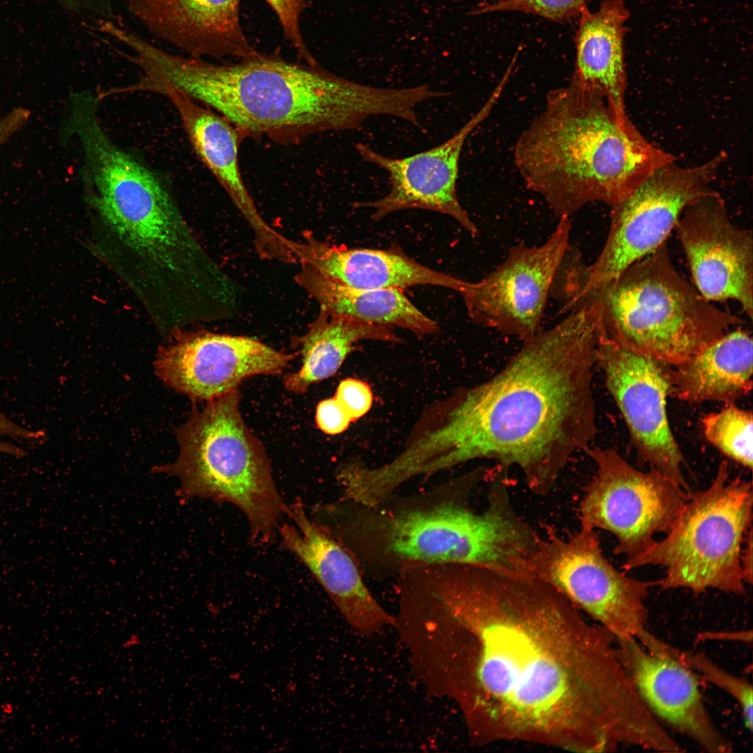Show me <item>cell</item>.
<instances>
[{"label":"cell","mask_w":753,"mask_h":753,"mask_svg":"<svg viewBox=\"0 0 753 753\" xmlns=\"http://www.w3.org/2000/svg\"><path fill=\"white\" fill-rule=\"evenodd\" d=\"M141 643V639L137 634L132 633L124 641L122 646L124 648H130L133 646H138Z\"/></svg>","instance_id":"34"},{"label":"cell","mask_w":753,"mask_h":753,"mask_svg":"<svg viewBox=\"0 0 753 753\" xmlns=\"http://www.w3.org/2000/svg\"><path fill=\"white\" fill-rule=\"evenodd\" d=\"M154 362L156 375L192 401H209L238 389L254 375L281 374L294 356L246 336L177 329Z\"/></svg>","instance_id":"14"},{"label":"cell","mask_w":753,"mask_h":753,"mask_svg":"<svg viewBox=\"0 0 753 753\" xmlns=\"http://www.w3.org/2000/svg\"><path fill=\"white\" fill-rule=\"evenodd\" d=\"M89 6H102L112 3L114 0H81Z\"/></svg>","instance_id":"35"},{"label":"cell","mask_w":753,"mask_h":753,"mask_svg":"<svg viewBox=\"0 0 753 753\" xmlns=\"http://www.w3.org/2000/svg\"><path fill=\"white\" fill-rule=\"evenodd\" d=\"M706 439L722 453L749 469H752L753 422L751 411L727 404L720 411L701 420Z\"/></svg>","instance_id":"26"},{"label":"cell","mask_w":753,"mask_h":753,"mask_svg":"<svg viewBox=\"0 0 753 753\" xmlns=\"http://www.w3.org/2000/svg\"><path fill=\"white\" fill-rule=\"evenodd\" d=\"M724 158L720 153L688 167L669 163L611 206L606 241L594 263L588 265L581 287L568 307H572L664 243L684 211L713 191L711 183Z\"/></svg>","instance_id":"9"},{"label":"cell","mask_w":753,"mask_h":753,"mask_svg":"<svg viewBox=\"0 0 753 753\" xmlns=\"http://www.w3.org/2000/svg\"><path fill=\"white\" fill-rule=\"evenodd\" d=\"M298 262L342 284L365 289L434 285L455 291L462 280L423 266L397 248H349L330 245L306 234L295 242Z\"/></svg>","instance_id":"21"},{"label":"cell","mask_w":753,"mask_h":753,"mask_svg":"<svg viewBox=\"0 0 753 753\" xmlns=\"http://www.w3.org/2000/svg\"><path fill=\"white\" fill-rule=\"evenodd\" d=\"M676 159L648 142L627 112L572 79L547 93L514 149L526 185L558 218L593 202L612 206Z\"/></svg>","instance_id":"5"},{"label":"cell","mask_w":753,"mask_h":753,"mask_svg":"<svg viewBox=\"0 0 753 753\" xmlns=\"http://www.w3.org/2000/svg\"><path fill=\"white\" fill-rule=\"evenodd\" d=\"M669 655L674 657L692 670H695L708 681L733 697L739 704L745 724L752 729V687L745 678L733 675L721 668L703 653L680 650L670 646Z\"/></svg>","instance_id":"27"},{"label":"cell","mask_w":753,"mask_h":753,"mask_svg":"<svg viewBox=\"0 0 753 753\" xmlns=\"http://www.w3.org/2000/svg\"><path fill=\"white\" fill-rule=\"evenodd\" d=\"M265 1L275 13L284 36L296 50L298 57L306 63H317L310 52L301 30L300 18L305 7V0Z\"/></svg>","instance_id":"29"},{"label":"cell","mask_w":753,"mask_h":753,"mask_svg":"<svg viewBox=\"0 0 753 753\" xmlns=\"http://www.w3.org/2000/svg\"><path fill=\"white\" fill-rule=\"evenodd\" d=\"M153 84L178 91L216 111L241 140L267 137L293 144L328 131L358 130L373 116L403 119L404 89L379 88L339 77L318 63L275 55L215 63L163 50L149 66Z\"/></svg>","instance_id":"4"},{"label":"cell","mask_w":753,"mask_h":753,"mask_svg":"<svg viewBox=\"0 0 753 753\" xmlns=\"http://www.w3.org/2000/svg\"><path fill=\"white\" fill-rule=\"evenodd\" d=\"M571 230L570 218H560L542 244L514 245L484 277L462 280L457 292L471 321L522 341L540 333L547 300L571 245Z\"/></svg>","instance_id":"12"},{"label":"cell","mask_w":753,"mask_h":753,"mask_svg":"<svg viewBox=\"0 0 753 753\" xmlns=\"http://www.w3.org/2000/svg\"><path fill=\"white\" fill-rule=\"evenodd\" d=\"M753 345L740 328L721 337L676 365H666L669 395L687 402L731 404L752 388Z\"/></svg>","instance_id":"22"},{"label":"cell","mask_w":753,"mask_h":753,"mask_svg":"<svg viewBox=\"0 0 753 753\" xmlns=\"http://www.w3.org/2000/svg\"><path fill=\"white\" fill-rule=\"evenodd\" d=\"M743 548L740 554V567L743 579L745 584H752V531L749 530L746 534Z\"/></svg>","instance_id":"33"},{"label":"cell","mask_w":753,"mask_h":753,"mask_svg":"<svg viewBox=\"0 0 753 753\" xmlns=\"http://www.w3.org/2000/svg\"><path fill=\"white\" fill-rule=\"evenodd\" d=\"M616 641L637 693L660 723L687 736L706 752L733 750L732 743L709 715L692 669L672 656L648 651L633 637Z\"/></svg>","instance_id":"17"},{"label":"cell","mask_w":753,"mask_h":753,"mask_svg":"<svg viewBox=\"0 0 753 753\" xmlns=\"http://www.w3.org/2000/svg\"><path fill=\"white\" fill-rule=\"evenodd\" d=\"M153 33L192 57L229 56L241 59L263 55L245 36L241 0H123Z\"/></svg>","instance_id":"20"},{"label":"cell","mask_w":753,"mask_h":753,"mask_svg":"<svg viewBox=\"0 0 753 753\" xmlns=\"http://www.w3.org/2000/svg\"><path fill=\"white\" fill-rule=\"evenodd\" d=\"M334 397L340 403L352 422L365 415L373 402V395L368 384L353 378L342 380Z\"/></svg>","instance_id":"30"},{"label":"cell","mask_w":753,"mask_h":753,"mask_svg":"<svg viewBox=\"0 0 753 753\" xmlns=\"http://www.w3.org/2000/svg\"><path fill=\"white\" fill-rule=\"evenodd\" d=\"M315 420L319 429L330 435L343 432L352 423L350 417L334 397L324 400L318 404Z\"/></svg>","instance_id":"32"},{"label":"cell","mask_w":753,"mask_h":753,"mask_svg":"<svg viewBox=\"0 0 753 753\" xmlns=\"http://www.w3.org/2000/svg\"><path fill=\"white\" fill-rule=\"evenodd\" d=\"M535 575L615 638L633 637L641 642L651 633L645 600L657 581L637 580L614 568L602 552L596 531L580 527L568 538H545Z\"/></svg>","instance_id":"11"},{"label":"cell","mask_w":753,"mask_h":753,"mask_svg":"<svg viewBox=\"0 0 753 753\" xmlns=\"http://www.w3.org/2000/svg\"><path fill=\"white\" fill-rule=\"evenodd\" d=\"M579 18L572 79L599 92L618 112H626L624 38L628 8L623 0H605L598 10L587 8Z\"/></svg>","instance_id":"23"},{"label":"cell","mask_w":753,"mask_h":753,"mask_svg":"<svg viewBox=\"0 0 753 753\" xmlns=\"http://www.w3.org/2000/svg\"><path fill=\"white\" fill-rule=\"evenodd\" d=\"M0 436L8 437L17 441L33 442L39 441L43 436V434L40 431H33L22 427L12 421L0 409ZM0 454L22 458L26 452L15 443L0 439Z\"/></svg>","instance_id":"31"},{"label":"cell","mask_w":753,"mask_h":753,"mask_svg":"<svg viewBox=\"0 0 753 753\" xmlns=\"http://www.w3.org/2000/svg\"><path fill=\"white\" fill-rule=\"evenodd\" d=\"M158 94L173 103L196 154L252 229L260 255L277 261L288 257L291 241L264 221L244 183L238 162L242 140L236 129L220 114L178 91L164 89Z\"/></svg>","instance_id":"19"},{"label":"cell","mask_w":753,"mask_h":753,"mask_svg":"<svg viewBox=\"0 0 753 753\" xmlns=\"http://www.w3.org/2000/svg\"><path fill=\"white\" fill-rule=\"evenodd\" d=\"M2 147V142L0 141V149Z\"/></svg>","instance_id":"36"},{"label":"cell","mask_w":753,"mask_h":753,"mask_svg":"<svg viewBox=\"0 0 753 753\" xmlns=\"http://www.w3.org/2000/svg\"><path fill=\"white\" fill-rule=\"evenodd\" d=\"M694 285L708 301H737L753 315V236L733 224L713 190L683 213L675 227Z\"/></svg>","instance_id":"16"},{"label":"cell","mask_w":753,"mask_h":753,"mask_svg":"<svg viewBox=\"0 0 753 753\" xmlns=\"http://www.w3.org/2000/svg\"><path fill=\"white\" fill-rule=\"evenodd\" d=\"M596 365L604 374L639 459L690 492L682 471L683 456L667 413V364L630 351L602 333Z\"/></svg>","instance_id":"13"},{"label":"cell","mask_w":753,"mask_h":753,"mask_svg":"<svg viewBox=\"0 0 753 753\" xmlns=\"http://www.w3.org/2000/svg\"><path fill=\"white\" fill-rule=\"evenodd\" d=\"M402 642L413 680L457 707L476 746L607 752L645 713L616 638L536 575L433 565L409 596Z\"/></svg>","instance_id":"1"},{"label":"cell","mask_w":753,"mask_h":753,"mask_svg":"<svg viewBox=\"0 0 753 753\" xmlns=\"http://www.w3.org/2000/svg\"><path fill=\"white\" fill-rule=\"evenodd\" d=\"M722 461L711 485L691 494L666 536L638 556L627 559L625 571L648 565L665 568L657 581L662 589L688 588L699 593L715 588L745 593L740 554L752 528L751 481L729 480Z\"/></svg>","instance_id":"8"},{"label":"cell","mask_w":753,"mask_h":753,"mask_svg":"<svg viewBox=\"0 0 753 753\" xmlns=\"http://www.w3.org/2000/svg\"><path fill=\"white\" fill-rule=\"evenodd\" d=\"M600 334L593 304L570 311L523 341L491 379L425 409L404 445L406 457L427 476L491 459L518 469L530 491L547 496L596 435L592 382Z\"/></svg>","instance_id":"2"},{"label":"cell","mask_w":753,"mask_h":753,"mask_svg":"<svg viewBox=\"0 0 753 753\" xmlns=\"http://www.w3.org/2000/svg\"><path fill=\"white\" fill-rule=\"evenodd\" d=\"M287 517L292 524L277 529L283 547L308 568L352 629L370 637L392 627L393 614L373 596L349 552L307 515L301 501L289 505Z\"/></svg>","instance_id":"18"},{"label":"cell","mask_w":753,"mask_h":753,"mask_svg":"<svg viewBox=\"0 0 753 753\" xmlns=\"http://www.w3.org/2000/svg\"><path fill=\"white\" fill-rule=\"evenodd\" d=\"M489 476L480 466L432 490L395 493L376 507L340 497L317 504L315 522L351 555L363 575L395 579L408 565L459 563L528 572L541 535L517 511L507 478H490L486 504L470 505Z\"/></svg>","instance_id":"3"},{"label":"cell","mask_w":753,"mask_h":753,"mask_svg":"<svg viewBox=\"0 0 753 753\" xmlns=\"http://www.w3.org/2000/svg\"><path fill=\"white\" fill-rule=\"evenodd\" d=\"M401 342L389 327L339 316L320 309L307 333L296 340L301 366L283 377L284 388L295 394L334 375L361 340Z\"/></svg>","instance_id":"25"},{"label":"cell","mask_w":753,"mask_h":753,"mask_svg":"<svg viewBox=\"0 0 753 753\" xmlns=\"http://www.w3.org/2000/svg\"><path fill=\"white\" fill-rule=\"evenodd\" d=\"M329 313L387 327L397 326L418 335L439 331L436 321L414 305L399 289H365L338 283L301 263L295 277Z\"/></svg>","instance_id":"24"},{"label":"cell","mask_w":753,"mask_h":753,"mask_svg":"<svg viewBox=\"0 0 753 753\" xmlns=\"http://www.w3.org/2000/svg\"><path fill=\"white\" fill-rule=\"evenodd\" d=\"M584 452L596 473L580 502V527L611 533L617 540L614 553L632 558L656 534L669 531L692 493L654 469H635L614 449Z\"/></svg>","instance_id":"10"},{"label":"cell","mask_w":753,"mask_h":753,"mask_svg":"<svg viewBox=\"0 0 753 753\" xmlns=\"http://www.w3.org/2000/svg\"><path fill=\"white\" fill-rule=\"evenodd\" d=\"M240 403L237 389L192 411L175 431L177 459L152 473L178 478L183 500L199 497L236 505L248 519L252 540L268 542L289 505L276 487L264 447L243 420Z\"/></svg>","instance_id":"7"},{"label":"cell","mask_w":753,"mask_h":753,"mask_svg":"<svg viewBox=\"0 0 753 753\" xmlns=\"http://www.w3.org/2000/svg\"><path fill=\"white\" fill-rule=\"evenodd\" d=\"M587 8L586 0H498L481 4L475 13L521 12L563 22L579 17Z\"/></svg>","instance_id":"28"},{"label":"cell","mask_w":753,"mask_h":753,"mask_svg":"<svg viewBox=\"0 0 753 753\" xmlns=\"http://www.w3.org/2000/svg\"><path fill=\"white\" fill-rule=\"evenodd\" d=\"M509 79V75L504 73L480 109L456 134L439 146L408 157L393 158L358 143L356 147L364 162L387 172L390 189L381 199L357 202L356 206L372 209V218L376 220L405 209L442 213L453 218L476 237L478 228L462 206L457 194L460 155L467 137L489 115Z\"/></svg>","instance_id":"15"},{"label":"cell","mask_w":753,"mask_h":753,"mask_svg":"<svg viewBox=\"0 0 753 753\" xmlns=\"http://www.w3.org/2000/svg\"><path fill=\"white\" fill-rule=\"evenodd\" d=\"M586 300L598 304L609 339L670 365L745 322L715 306L678 272L666 242L578 304Z\"/></svg>","instance_id":"6"}]
</instances>
